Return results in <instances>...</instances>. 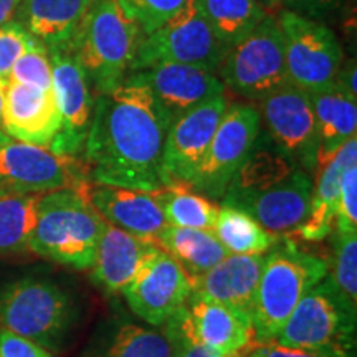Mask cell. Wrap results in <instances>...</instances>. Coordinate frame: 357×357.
<instances>
[{"instance_id":"obj_1","label":"cell","mask_w":357,"mask_h":357,"mask_svg":"<svg viewBox=\"0 0 357 357\" xmlns=\"http://www.w3.org/2000/svg\"><path fill=\"white\" fill-rule=\"evenodd\" d=\"M172 119L139 84L123 82L95 96L82 159L89 181L147 192L167 187L164 147Z\"/></svg>"},{"instance_id":"obj_2","label":"cell","mask_w":357,"mask_h":357,"mask_svg":"<svg viewBox=\"0 0 357 357\" xmlns=\"http://www.w3.org/2000/svg\"><path fill=\"white\" fill-rule=\"evenodd\" d=\"M88 185L84 182L40 195L30 252L75 270L93 266L106 222L89 202Z\"/></svg>"},{"instance_id":"obj_3","label":"cell","mask_w":357,"mask_h":357,"mask_svg":"<svg viewBox=\"0 0 357 357\" xmlns=\"http://www.w3.org/2000/svg\"><path fill=\"white\" fill-rule=\"evenodd\" d=\"M329 275V261L306 252L291 238L276 242L265 253L252 324L257 342L273 341L301 298Z\"/></svg>"},{"instance_id":"obj_4","label":"cell","mask_w":357,"mask_h":357,"mask_svg":"<svg viewBox=\"0 0 357 357\" xmlns=\"http://www.w3.org/2000/svg\"><path fill=\"white\" fill-rule=\"evenodd\" d=\"M142 38L139 24L118 0H91L70 52L83 66L93 95L123 83Z\"/></svg>"},{"instance_id":"obj_5","label":"cell","mask_w":357,"mask_h":357,"mask_svg":"<svg viewBox=\"0 0 357 357\" xmlns=\"http://www.w3.org/2000/svg\"><path fill=\"white\" fill-rule=\"evenodd\" d=\"M357 306L326 276L294 307L276 339L326 357H356Z\"/></svg>"},{"instance_id":"obj_6","label":"cell","mask_w":357,"mask_h":357,"mask_svg":"<svg viewBox=\"0 0 357 357\" xmlns=\"http://www.w3.org/2000/svg\"><path fill=\"white\" fill-rule=\"evenodd\" d=\"M75 319L73 298L53 281L22 278L0 289V329L45 349L60 351Z\"/></svg>"},{"instance_id":"obj_7","label":"cell","mask_w":357,"mask_h":357,"mask_svg":"<svg viewBox=\"0 0 357 357\" xmlns=\"http://www.w3.org/2000/svg\"><path fill=\"white\" fill-rule=\"evenodd\" d=\"M225 53L227 48L213 35L199 0H187L172 19L142 38L129 71L174 63L195 66L217 75Z\"/></svg>"},{"instance_id":"obj_8","label":"cell","mask_w":357,"mask_h":357,"mask_svg":"<svg viewBox=\"0 0 357 357\" xmlns=\"http://www.w3.org/2000/svg\"><path fill=\"white\" fill-rule=\"evenodd\" d=\"M217 77L223 88L252 101H260L289 83L275 15H268L248 37L227 50Z\"/></svg>"},{"instance_id":"obj_9","label":"cell","mask_w":357,"mask_h":357,"mask_svg":"<svg viewBox=\"0 0 357 357\" xmlns=\"http://www.w3.org/2000/svg\"><path fill=\"white\" fill-rule=\"evenodd\" d=\"M289 83L307 93L331 86L342 65V48L324 22L291 10L276 13Z\"/></svg>"},{"instance_id":"obj_10","label":"cell","mask_w":357,"mask_h":357,"mask_svg":"<svg viewBox=\"0 0 357 357\" xmlns=\"http://www.w3.org/2000/svg\"><path fill=\"white\" fill-rule=\"evenodd\" d=\"M260 136L293 164L314 174L318 166V134L310 93L284 84L258 101Z\"/></svg>"},{"instance_id":"obj_11","label":"cell","mask_w":357,"mask_h":357,"mask_svg":"<svg viewBox=\"0 0 357 357\" xmlns=\"http://www.w3.org/2000/svg\"><path fill=\"white\" fill-rule=\"evenodd\" d=\"M260 134V114L255 106L227 105L213 139L187 185L207 199L225 195L235 174L252 153Z\"/></svg>"},{"instance_id":"obj_12","label":"cell","mask_w":357,"mask_h":357,"mask_svg":"<svg viewBox=\"0 0 357 357\" xmlns=\"http://www.w3.org/2000/svg\"><path fill=\"white\" fill-rule=\"evenodd\" d=\"M84 182L91 181L79 158L55 154L0 131V192L47 194Z\"/></svg>"},{"instance_id":"obj_13","label":"cell","mask_w":357,"mask_h":357,"mask_svg":"<svg viewBox=\"0 0 357 357\" xmlns=\"http://www.w3.org/2000/svg\"><path fill=\"white\" fill-rule=\"evenodd\" d=\"M52 91L60 113V131L50 151L60 155L79 158L86 144L95 109L91 84L71 52H50Z\"/></svg>"},{"instance_id":"obj_14","label":"cell","mask_w":357,"mask_h":357,"mask_svg":"<svg viewBox=\"0 0 357 357\" xmlns=\"http://www.w3.org/2000/svg\"><path fill=\"white\" fill-rule=\"evenodd\" d=\"M194 278L178 263L160 252L136 275L123 294L137 318L159 328L189 303Z\"/></svg>"},{"instance_id":"obj_15","label":"cell","mask_w":357,"mask_h":357,"mask_svg":"<svg viewBox=\"0 0 357 357\" xmlns=\"http://www.w3.org/2000/svg\"><path fill=\"white\" fill-rule=\"evenodd\" d=\"M227 105L225 93H222L172 119L164 147L167 185L189 184L211 146Z\"/></svg>"},{"instance_id":"obj_16","label":"cell","mask_w":357,"mask_h":357,"mask_svg":"<svg viewBox=\"0 0 357 357\" xmlns=\"http://www.w3.org/2000/svg\"><path fill=\"white\" fill-rule=\"evenodd\" d=\"M312 178L303 169L289 174L287 178L268 189L257 192H227L222 204L234 205L247 212L263 229L275 235L294 231L305 222L310 212Z\"/></svg>"},{"instance_id":"obj_17","label":"cell","mask_w":357,"mask_h":357,"mask_svg":"<svg viewBox=\"0 0 357 357\" xmlns=\"http://www.w3.org/2000/svg\"><path fill=\"white\" fill-rule=\"evenodd\" d=\"M123 82L144 86L172 118L225 93L215 73L187 65H151L129 71Z\"/></svg>"},{"instance_id":"obj_18","label":"cell","mask_w":357,"mask_h":357,"mask_svg":"<svg viewBox=\"0 0 357 357\" xmlns=\"http://www.w3.org/2000/svg\"><path fill=\"white\" fill-rule=\"evenodd\" d=\"M60 124V113L52 89L7 82L2 108V131L7 136L50 149Z\"/></svg>"},{"instance_id":"obj_19","label":"cell","mask_w":357,"mask_h":357,"mask_svg":"<svg viewBox=\"0 0 357 357\" xmlns=\"http://www.w3.org/2000/svg\"><path fill=\"white\" fill-rule=\"evenodd\" d=\"M160 252L154 240L132 235L106 223L98 242L91 280L102 291L119 294L136 278L147 261Z\"/></svg>"},{"instance_id":"obj_20","label":"cell","mask_w":357,"mask_h":357,"mask_svg":"<svg viewBox=\"0 0 357 357\" xmlns=\"http://www.w3.org/2000/svg\"><path fill=\"white\" fill-rule=\"evenodd\" d=\"M88 199L106 223L142 238L154 240L167 227L155 192L89 182Z\"/></svg>"},{"instance_id":"obj_21","label":"cell","mask_w":357,"mask_h":357,"mask_svg":"<svg viewBox=\"0 0 357 357\" xmlns=\"http://www.w3.org/2000/svg\"><path fill=\"white\" fill-rule=\"evenodd\" d=\"M265 255H227L194 278L192 298L235 307L252 318Z\"/></svg>"},{"instance_id":"obj_22","label":"cell","mask_w":357,"mask_h":357,"mask_svg":"<svg viewBox=\"0 0 357 357\" xmlns=\"http://www.w3.org/2000/svg\"><path fill=\"white\" fill-rule=\"evenodd\" d=\"M187 314L195 337L217 354L248 352L257 344L252 318L235 307L190 296Z\"/></svg>"},{"instance_id":"obj_23","label":"cell","mask_w":357,"mask_h":357,"mask_svg":"<svg viewBox=\"0 0 357 357\" xmlns=\"http://www.w3.org/2000/svg\"><path fill=\"white\" fill-rule=\"evenodd\" d=\"M357 166V136L346 142L333 158L316 166L310 212L293 234L307 242H321L333 234L336 223L339 185L344 171Z\"/></svg>"},{"instance_id":"obj_24","label":"cell","mask_w":357,"mask_h":357,"mask_svg":"<svg viewBox=\"0 0 357 357\" xmlns=\"http://www.w3.org/2000/svg\"><path fill=\"white\" fill-rule=\"evenodd\" d=\"M91 0H22L15 19L48 52H70Z\"/></svg>"},{"instance_id":"obj_25","label":"cell","mask_w":357,"mask_h":357,"mask_svg":"<svg viewBox=\"0 0 357 357\" xmlns=\"http://www.w3.org/2000/svg\"><path fill=\"white\" fill-rule=\"evenodd\" d=\"M88 357H177L171 328L118 319L98 336Z\"/></svg>"},{"instance_id":"obj_26","label":"cell","mask_w":357,"mask_h":357,"mask_svg":"<svg viewBox=\"0 0 357 357\" xmlns=\"http://www.w3.org/2000/svg\"><path fill=\"white\" fill-rule=\"evenodd\" d=\"M318 134V164L357 136V101L346 96L337 86L310 93Z\"/></svg>"},{"instance_id":"obj_27","label":"cell","mask_w":357,"mask_h":357,"mask_svg":"<svg viewBox=\"0 0 357 357\" xmlns=\"http://www.w3.org/2000/svg\"><path fill=\"white\" fill-rule=\"evenodd\" d=\"M154 242L172 257L192 278L204 275L229 253L218 242L213 230L182 229L167 225L159 231Z\"/></svg>"},{"instance_id":"obj_28","label":"cell","mask_w":357,"mask_h":357,"mask_svg":"<svg viewBox=\"0 0 357 357\" xmlns=\"http://www.w3.org/2000/svg\"><path fill=\"white\" fill-rule=\"evenodd\" d=\"M213 234L229 255H265L281 235L263 229L255 218L234 205H218Z\"/></svg>"},{"instance_id":"obj_29","label":"cell","mask_w":357,"mask_h":357,"mask_svg":"<svg viewBox=\"0 0 357 357\" xmlns=\"http://www.w3.org/2000/svg\"><path fill=\"white\" fill-rule=\"evenodd\" d=\"M199 3L213 35L227 50L248 37L268 17L257 0H199Z\"/></svg>"},{"instance_id":"obj_30","label":"cell","mask_w":357,"mask_h":357,"mask_svg":"<svg viewBox=\"0 0 357 357\" xmlns=\"http://www.w3.org/2000/svg\"><path fill=\"white\" fill-rule=\"evenodd\" d=\"M42 194L0 192V257L29 250Z\"/></svg>"},{"instance_id":"obj_31","label":"cell","mask_w":357,"mask_h":357,"mask_svg":"<svg viewBox=\"0 0 357 357\" xmlns=\"http://www.w3.org/2000/svg\"><path fill=\"white\" fill-rule=\"evenodd\" d=\"M300 169L288 158L278 153L258 134V139L252 153L245 159L242 167L235 174L234 181L227 192L240 194V192H257L268 189L287 178L289 174ZM225 192V194H227Z\"/></svg>"},{"instance_id":"obj_32","label":"cell","mask_w":357,"mask_h":357,"mask_svg":"<svg viewBox=\"0 0 357 357\" xmlns=\"http://www.w3.org/2000/svg\"><path fill=\"white\" fill-rule=\"evenodd\" d=\"M155 195H158L167 225L182 227V229L213 230L218 215V205L199 192L192 190L189 185H167L155 190Z\"/></svg>"},{"instance_id":"obj_33","label":"cell","mask_w":357,"mask_h":357,"mask_svg":"<svg viewBox=\"0 0 357 357\" xmlns=\"http://www.w3.org/2000/svg\"><path fill=\"white\" fill-rule=\"evenodd\" d=\"M334 252L329 278L352 305L357 306V231L333 230Z\"/></svg>"},{"instance_id":"obj_34","label":"cell","mask_w":357,"mask_h":357,"mask_svg":"<svg viewBox=\"0 0 357 357\" xmlns=\"http://www.w3.org/2000/svg\"><path fill=\"white\" fill-rule=\"evenodd\" d=\"M8 82L52 89V58L48 48L37 38H32L24 55L13 65Z\"/></svg>"},{"instance_id":"obj_35","label":"cell","mask_w":357,"mask_h":357,"mask_svg":"<svg viewBox=\"0 0 357 357\" xmlns=\"http://www.w3.org/2000/svg\"><path fill=\"white\" fill-rule=\"evenodd\" d=\"M118 2L139 24L146 37L172 19L185 6L187 0H118Z\"/></svg>"},{"instance_id":"obj_36","label":"cell","mask_w":357,"mask_h":357,"mask_svg":"<svg viewBox=\"0 0 357 357\" xmlns=\"http://www.w3.org/2000/svg\"><path fill=\"white\" fill-rule=\"evenodd\" d=\"M32 38V35L17 20H10L0 26V79L8 82L13 65L24 55Z\"/></svg>"},{"instance_id":"obj_37","label":"cell","mask_w":357,"mask_h":357,"mask_svg":"<svg viewBox=\"0 0 357 357\" xmlns=\"http://www.w3.org/2000/svg\"><path fill=\"white\" fill-rule=\"evenodd\" d=\"M336 231H357V166L344 171L339 185Z\"/></svg>"},{"instance_id":"obj_38","label":"cell","mask_w":357,"mask_h":357,"mask_svg":"<svg viewBox=\"0 0 357 357\" xmlns=\"http://www.w3.org/2000/svg\"><path fill=\"white\" fill-rule=\"evenodd\" d=\"M177 341V357H222L215 351L208 349L195 337L189 324L187 305L178 310L171 319L166 321Z\"/></svg>"},{"instance_id":"obj_39","label":"cell","mask_w":357,"mask_h":357,"mask_svg":"<svg viewBox=\"0 0 357 357\" xmlns=\"http://www.w3.org/2000/svg\"><path fill=\"white\" fill-rule=\"evenodd\" d=\"M0 357H55L37 342L0 329Z\"/></svg>"},{"instance_id":"obj_40","label":"cell","mask_w":357,"mask_h":357,"mask_svg":"<svg viewBox=\"0 0 357 357\" xmlns=\"http://www.w3.org/2000/svg\"><path fill=\"white\" fill-rule=\"evenodd\" d=\"M344 0H284V10L323 22L342 7Z\"/></svg>"},{"instance_id":"obj_41","label":"cell","mask_w":357,"mask_h":357,"mask_svg":"<svg viewBox=\"0 0 357 357\" xmlns=\"http://www.w3.org/2000/svg\"><path fill=\"white\" fill-rule=\"evenodd\" d=\"M245 357H326L316 352L296 349V347L280 346L276 341L257 342L255 346L250 349Z\"/></svg>"},{"instance_id":"obj_42","label":"cell","mask_w":357,"mask_h":357,"mask_svg":"<svg viewBox=\"0 0 357 357\" xmlns=\"http://www.w3.org/2000/svg\"><path fill=\"white\" fill-rule=\"evenodd\" d=\"M356 78H357V66L356 60H349L347 63L341 65V68L337 70L336 78H334V86H337L344 93L346 96H349L351 100L357 101V88H356Z\"/></svg>"},{"instance_id":"obj_43","label":"cell","mask_w":357,"mask_h":357,"mask_svg":"<svg viewBox=\"0 0 357 357\" xmlns=\"http://www.w3.org/2000/svg\"><path fill=\"white\" fill-rule=\"evenodd\" d=\"M22 0H0V26L15 19Z\"/></svg>"},{"instance_id":"obj_44","label":"cell","mask_w":357,"mask_h":357,"mask_svg":"<svg viewBox=\"0 0 357 357\" xmlns=\"http://www.w3.org/2000/svg\"><path fill=\"white\" fill-rule=\"evenodd\" d=\"M257 2L265 8L268 15H276L284 8V0H257Z\"/></svg>"},{"instance_id":"obj_45","label":"cell","mask_w":357,"mask_h":357,"mask_svg":"<svg viewBox=\"0 0 357 357\" xmlns=\"http://www.w3.org/2000/svg\"><path fill=\"white\" fill-rule=\"evenodd\" d=\"M6 88H7V82L0 79V131H2V108H3V100H6Z\"/></svg>"},{"instance_id":"obj_46","label":"cell","mask_w":357,"mask_h":357,"mask_svg":"<svg viewBox=\"0 0 357 357\" xmlns=\"http://www.w3.org/2000/svg\"><path fill=\"white\" fill-rule=\"evenodd\" d=\"M247 352H231V354H227V356H222V357H245Z\"/></svg>"}]
</instances>
